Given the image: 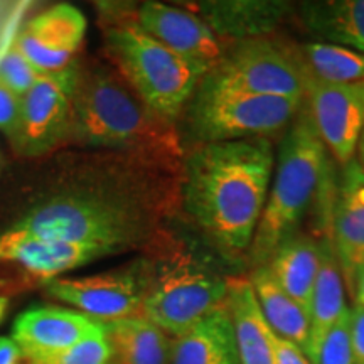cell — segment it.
Instances as JSON below:
<instances>
[{
  "label": "cell",
  "instance_id": "277c9868",
  "mask_svg": "<svg viewBox=\"0 0 364 364\" xmlns=\"http://www.w3.org/2000/svg\"><path fill=\"white\" fill-rule=\"evenodd\" d=\"M105 41L125 83L150 110L171 124L209 73L144 33L134 21L108 27Z\"/></svg>",
  "mask_w": 364,
  "mask_h": 364
},
{
  "label": "cell",
  "instance_id": "7a4b0ae2",
  "mask_svg": "<svg viewBox=\"0 0 364 364\" xmlns=\"http://www.w3.org/2000/svg\"><path fill=\"white\" fill-rule=\"evenodd\" d=\"M70 136L157 166H172L181 157L174 125L150 110L122 76L103 68L80 71Z\"/></svg>",
  "mask_w": 364,
  "mask_h": 364
},
{
  "label": "cell",
  "instance_id": "5bb4252c",
  "mask_svg": "<svg viewBox=\"0 0 364 364\" xmlns=\"http://www.w3.org/2000/svg\"><path fill=\"white\" fill-rule=\"evenodd\" d=\"M86 34V17L71 4H58L41 12L17 36V48L43 75L75 65Z\"/></svg>",
  "mask_w": 364,
  "mask_h": 364
},
{
  "label": "cell",
  "instance_id": "e0dca14e",
  "mask_svg": "<svg viewBox=\"0 0 364 364\" xmlns=\"http://www.w3.org/2000/svg\"><path fill=\"white\" fill-rule=\"evenodd\" d=\"M297 6L284 0H225L199 2L191 11L211 27L218 38L247 41L267 38Z\"/></svg>",
  "mask_w": 364,
  "mask_h": 364
},
{
  "label": "cell",
  "instance_id": "9a60e30c",
  "mask_svg": "<svg viewBox=\"0 0 364 364\" xmlns=\"http://www.w3.org/2000/svg\"><path fill=\"white\" fill-rule=\"evenodd\" d=\"M103 322L63 307L27 309L14 321L12 339L26 359L44 363L103 329Z\"/></svg>",
  "mask_w": 364,
  "mask_h": 364
},
{
  "label": "cell",
  "instance_id": "4dcf8cb0",
  "mask_svg": "<svg viewBox=\"0 0 364 364\" xmlns=\"http://www.w3.org/2000/svg\"><path fill=\"white\" fill-rule=\"evenodd\" d=\"M277 364H312L306 356V353L290 341H285L277 336Z\"/></svg>",
  "mask_w": 364,
  "mask_h": 364
},
{
  "label": "cell",
  "instance_id": "8992f818",
  "mask_svg": "<svg viewBox=\"0 0 364 364\" xmlns=\"http://www.w3.org/2000/svg\"><path fill=\"white\" fill-rule=\"evenodd\" d=\"M14 228L39 238L93 245L118 253L136 243L145 226L139 213L127 204L100 198H58L33 209Z\"/></svg>",
  "mask_w": 364,
  "mask_h": 364
},
{
  "label": "cell",
  "instance_id": "30bf717a",
  "mask_svg": "<svg viewBox=\"0 0 364 364\" xmlns=\"http://www.w3.org/2000/svg\"><path fill=\"white\" fill-rule=\"evenodd\" d=\"M78 75L76 65L43 75L29 93L21 98L22 124L17 152L27 157L44 156L71 135Z\"/></svg>",
  "mask_w": 364,
  "mask_h": 364
},
{
  "label": "cell",
  "instance_id": "603a6c76",
  "mask_svg": "<svg viewBox=\"0 0 364 364\" xmlns=\"http://www.w3.org/2000/svg\"><path fill=\"white\" fill-rule=\"evenodd\" d=\"M250 282L272 331L279 338L299 346L307 356L309 338H311L309 314L273 279L268 265L253 268Z\"/></svg>",
  "mask_w": 364,
  "mask_h": 364
},
{
  "label": "cell",
  "instance_id": "f1b7e54d",
  "mask_svg": "<svg viewBox=\"0 0 364 364\" xmlns=\"http://www.w3.org/2000/svg\"><path fill=\"white\" fill-rule=\"evenodd\" d=\"M22 124V103L17 95L0 85V132L7 136L16 149L19 142Z\"/></svg>",
  "mask_w": 364,
  "mask_h": 364
},
{
  "label": "cell",
  "instance_id": "8d00e7d4",
  "mask_svg": "<svg viewBox=\"0 0 364 364\" xmlns=\"http://www.w3.org/2000/svg\"><path fill=\"white\" fill-rule=\"evenodd\" d=\"M361 144H364V132H363V136H361Z\"/></svg>",
  "mask_w": 364,
  "mask_h": 364
},
{
  "label": "cell",
  "instance_id": "ac0fdd59",
  "mask_svg": "<svg viewBox=\"0 0 364 364\" xmlns=\"http://www.w3.org/2000/svg\"><path fill=\"white\" fill-rule=\"evenodd\" d=\"M226 306L233 321L240 364H277V334L263 316L250 279H228Z\"/></svg>",
  "mask_w": 364,
  "mask_h": 364
},
{
  "label": "cell",
  "instance_id": "ba28073f",
  "mask_svg": "<svg viewBox=\"0 0 364 364\" xmlns=\"http://www.w3.org/2000/svg\"><path fill=\"white\" fill-rule=\"evenodd\" d=\"M203 80L262 97L304 100L307 71L302 58L295 56L284 44L258 38L235 41Z\"/></svg>",
  "mask_w": 364,
  "mask_h": 364
},
{
  "label": "cell",
  "instance_id": "2e32d148",
  "mask_svg": "<svg viewBox=\"0 0 364 364\" xmlns=\"http://www.w3.org/2000/svg\"><path fill=\"white\" fill-rule=\"evenodd\" d=\"M331 238L344 284L351 290L354 273L364 263V169L358 161L344 166L336 193Z\"/></svg>",
  "mask_w": 364,
  "mask_h": 364
},
{
  "label": "cell",
  "instance_id": "d4e9b609",
  "mask_svg": "<svg viewBox=\"0 0 364 364\" xmlns=\"http://www.w3.org/2000/svg\"><path fill=\"white\" fill-rule=\"evenodd\" d=\"M302 63L307 75L327 83H356L364 80V53L327 43L302 46Z\"/></svg>",
  "mask_w": 364,
  "mask_h": 364
},
{
  "label": "cell",
  "instance_id": "f546056e",
  "mask_svg": "<svg viewBox=\"0 0 364 364\" xmlns=\"http://www.w3.org/2000/svg\"><path fill=\"white\" fill-rule=\"evenodd\" d=\"M351 341L356 364H364V307L354 306L351 309Z\"/></svg>",
  "mask_w": 364,
  "mask_h": 364
},
{
  "label": "cell",
  "instance_id": "1f68e13d",
  "mask_svg": "<svg viewBox=\"0 0 364 364\" xmlns=\"http://www.w3.org/2000/svg\"><path fill=\"white\" fill-rule=\"evenodd\" d=\"M24 359V354L16 341L0 336V364H22Z\"/></svg>",
  "mask_w": 364,
  "mask_h": 364
},
{
  "label": "cell",
  "instance_id": "74e56055",
  "mask_svg": "<svg viewBox=\"0 0 364 364\" xmlns=\"http://www.w3.org/2000/svg\"><path fill=\"white\" fill-rule=\"evenodd\" d=\"M0 166H2V157H0Z\"/></svg>",
  "mask_w": 364,
  "mask_h": 364
},
{
  "label": "cell",
  "instance_id": "cb8c5ba5",
  "mask_svg": "<svg viewBox=\"0 0 364 364\" xmlns=\"http://www.w3.org/2000/svg\"><path fill=\"white\" fill-rule=\"evenodd\" d=\"M113 364H169L171 343L164 331L144 317L105 324Z\"/></svg>",
  "mask_w": 364,
  "mask_h": 364
},
{
  "label": "cell",
  "instance_id": "83f0119b",
  "mask_svg": "<svg viewBox=\"0 0 364 364\" xmlns=\"http://www.w3.org/2000/svg\"><path fill=\"white\" fill-rule=\"evenodd\" d=\"M351 309L336 322L322 341L316 364H356L351 341Z\"/></svg>",
  "mask_w": 364,
  "mask_h": 364
},
{
  "label": "cell",
  "instance_id": "ffe728a7",
  "mask_svg": "<svg viewBox=\"0 0 364 364\" xmlns=\"http://www.w3.org/2000/svg\"><path fill=\"white\" fill-rule=\"evenodd\" d=\"M295 11L317 43L364 53V0H307Z\"/></svg>",
  "mask_w": 364,
  "mask_h": 364
},
{
  "label": "cell",
  "instance_id": "7c38bea8",
  "mask_svg": "<svg viewBox=\"0 0 364 364\" xmlns=\"http://www.w3.org/2000/svg\"><path fill=\"white\" fill-rule=\"evenodd\" d=\"M306 97L326 149L343 166L354 161L364 132V80L327 83L307 75Z\"/></svg>",
  "mask_w": 364,
  "mask_h": 364
},
{
  "label": "cell",
  "instance_id": "6da1fadb",
  "mask_svg": "<svg viewBox=\"0 0 364 364\" xmlns=\"http://www.w3.org/2000/svg\"><path fill=\"white\" fill-rule=\"evenodd\" d=\"M273 162L268 139L203 144L188 157L186 209L226 257H240L252 247Z\"/></svg>",
  "mask_w": 364,
  "mask_h": 364
},
{
  "label": "cell",
  "instance_id": "d590c367",
  "mask_svg": "<svg viewBox=\"0 0 364 364\" xmlns=\"http://www.w3.org/2000/svg\"><path fill=\"white\" fill-rule=\"evenodd\" d=\"M22 364H41V363H36V361H31V359H24Z\"/></svg>",
  "mask_w": 364,
  "mask_h": 364
},
{
  "label": "cell",
  "instance_id": "8fae6325",
  "mask_svg": "<svg viewBox=\"0 0 364 364\" xmlns=\"http://www.w3.org/2000/svg\"><path fill=\"white\" fill-rule=\"evenodd\" d=\"M149 272L135 267L86 279H54L46 292L59 302L70 304L95 321L110 324L130 317H142V302Z\"/></svg>",
  "mask_w": 364,
  "mask_h": 364
},
{
  "label": "cell",
  "instance_id": "d6986e66",
  "mask_svg": "<svg viewBox=\"0 0 364 364\" xmlns=\"http://www.w3.org/2000/svg\"><path fill=\"white\" fill-rule=\"evenodd\" d=\"M169 364H240L226 302L172 341Z\"/></svg>",
  "mask_w": 364,
  "mask_h": 364
},
{
  "label": "cell",
  "instance_id": "3957f363",
  "mask_svg": "<svg viewBox=\"0 0 364 364\" xmlns=\"http://www.w3.org/2000/svg\"><path fill=\"white\" fill-rule=\"evenodd\" d=\"M297 115L282 139L267 204L248 250L255 268L267 267L275 250L295 233L326 181V145L307 108Z\"/></svg>",
  "mask_w": 364,
  "mask_h": 364
},
{
  "label": "cell",
  "instance_id": "d6a6232c",
  "mask_svg": "<svg viewBox=\"0 0 364 364\" xmlns=\"http://www.w3.org/2000/svg\"><path fill=\"white\" fill-rule=\"evenodd\" d=\"M353 294L354 299H356L358 306L364 307V263L358 268L356 273H354V280H353Z\"/></svg>",
  "mask_w": 364,
  "mask_h": 364
},
{
  "label": "cell",
  "instance_id": "484cf974",
  "mask_svg": "<svg viewBox=\"0 0 364 364\" xmlns=\"http://www.w3.org/2000/svg\"><path fill=\"white\" fill-rule=\"evenodd\" d=\"M41 76L43 73L14 46L0 59V85L19 98L29 93Z\"/></svg>",
  "mask_w": 364,
  "mask_h": 364
},
{
  "label": "cell",
  "instance_id": "4fadbf2b",
  "mask_svg": "<svg viewBox=\"0 0 364 364\" xmlns=\"http://www.w3.org/2000/svg\"><path fill=\"white\" fill-rule=\"evenodd\" d=\"M135 24L191 63L211 71L225 53L220 38L191 9L162 2H144L135 12Z\"/></svg>",
  "mask_w": 364,
  "mask_h": 364
},
{
  "label": "cell",
  "instance_id": "44dd1931",
  "mask_svg": "<svg viewBox=\"0 0 364 364\" xmlns=\"http://www.w3.org/2000/svg\"><path fill=\"white\" fill-rule=\"evenodd\" d=\"M318 272L316 287H314L311 307V338H309L307 358L312 364L317 363L318 349L327 332L348 311L344 297V279L341 272L338 255L331 235L318 243Z\"/></svg>",
  "mask_w": 364,
  "mask_h": 364
},
{
  "label": "cell",
  "instance_id": "5b68a950",
  "mask_svg": "<svg viewBox=\"0 0 364 364\" xmlns=\"http://www.w3.org/2000/svg\"><path fill=\"white\" fill-rule=\"evenodd\" d=\"M304 100L262 97L201 81L189 105V125L201 144L267 139L287 129Z\"/></svg>",
  "mask_w": 364,
  "mask_h": 364
},
{
  "label": "cell",
  "instance_id": "4316f807",
  "mask_svg": "<svg viewBox=\"0 0 364 364\" xmlns=\"http://www.w3.org/2000/svg\"><path fill=\"white\" fill-rule=\"evenodd\" d=\"M41 364H113L112 344L108 341L105 326L90 338L80 341L73 348L46 359Z\"/></svg>",
  "mask_w": 364,
  "mask_h": 364
},
{
  "label": "cell",
  "instance_id": "e575fe53",
  "mask_svg": "<svg viewBox=\"0 0 364 364\" xmlns=\"http://www.w3.org/2000/svg\"><path fill=\"white\" fill-rule=\"evenodd\" d=\"M361 159H363V169H364V144H361Z\"/></svg>",
  "mask_w": 364,
  "mask_h": 364
},
{
  "label": "cell",
  "instance_id": "52a82bcc",
  "mask_svg": "<svg viewBox=\"0 0 364 364\" xmlns=\"http://www.w3.org/2000/svg\"><path fill=\"white\" fill-rule=\"evenodd\" d=\"M228 280L191 258H174L149 272L142 317L167 336L184 334L226 302Z\"/></svg>",
  "mask_w": 364,
  "mask_h": 364
},
{
  "label": "cell",
  "instance_id": "7402d4cb",
  "mask_svg": "<svg viewBox=\"0 0 364 364\" xmlns=\"http://www.w3.org/2000/svg\"><path fill=\"white\" fill-rule=\"evenodd\" d=\"M318 243L311 236L294 233L273 253L268 268L273 279L311 317L312 295L318 272Z\"/></svg>",
  "mask_w": 364,
  "mask_h": 364
},
{
  "label": "cell",
  "instance_id": "9c48e42d",
  "mask_svg": "<svg viewBox=\"0 0 364 364\" xmlns=\"http://www.w3.org/2000/svg\"><path fill=\"white\" fill-rule=\"evenodd\" d=\"M112 250L93 245L46 240L12 228L0 236V295L14 289L46 285L63 273L83 267Z\"/></svg>",
  "mask_w": 364,
  "mask_h": 364
},
{
  "label": "cell",
  "instance_id": "836d02e7",
  "mask_svg": "<svg viewBox=\"0 0 364 364\" xmlns=\"http://www.w3.org/2000/svg\"><path fill=\"white\" fill-rule=\"evenodd\" d=\"M7 309H9V297H4V295H0V322H2L4 317H6Z\"/></svg>",
  "mask_w": 364,
  "mask_h": 364
}]
</instances>
